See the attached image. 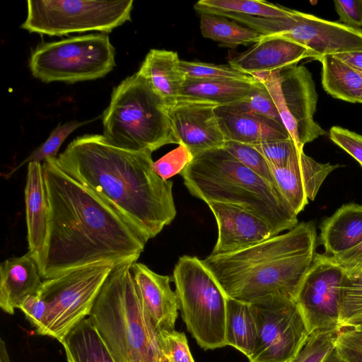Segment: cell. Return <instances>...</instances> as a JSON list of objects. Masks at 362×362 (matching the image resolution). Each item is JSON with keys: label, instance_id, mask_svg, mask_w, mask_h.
<instances>
[{"label": "cell", "instance_id": "1", "mask_svg": "<svg viewBox=\"0 0 362 362\" xmlns=\"http://www.w3.org/2000/svg\"><path fill=\"white\" fill-rule=\"evenodd\" d=\"M48 200L42 279L98 265L135 262L147 241L115 208L49 158L42 163Z\"/></svg>", "mask_w": 362, "mask_h": 362}, {"label": "cell", "instance_id": "2", "mask_svg": "<svg viewBox=\"0 0 362 362\" xmlns=\"http://www.w3.org/2000/svg\"><path fill=\"white\" fill-rule=\"evenodd\" d=\"M151 153L111 144L101 134L76 137L55 161L120 213L148 241L176 216L173 181L153 169Z\"/></svg>", "mask_w": 362, "mask_h": 362}, {"label": "cell", "instance_id": "3", "mask_svg": "<svg viewBox=\"0 0 362 362\" xmlns=\"http://www.w3.org/2000/svg\"><path fill=\"white\" fill-rule=\"evenodd\" d=\"M316 243L314 222H300L286 233L202 261L228 297L250 303L274 295L296 302Z\"/></svg>", "mask_w": 362, "mask_h": 362}, {"label": "cell", "instance_id": "4", "mask_svg": "<svg viewBox=\"0 0 362 362\" xmlns=\"http://www.w3.org/2000/svg\"><path fill=\"white\" fill-rule=\"evenodd\" d=\"M180 175L192 196L243 207L267 221L276 235L298 223L279 191L223 148L196 156Z\"/></svg>", "mask_w": 362, "mask_h": 362}, {"label": "cell", "instance_id": "5", "mask_svg": "<svg viewBox=\"0 0 362 362\" xmlns=\"http://www.w3.org/2000/svg\"><path fill=\"white\" fill-rule=\"evenodd\" d=\"M127 262L113 267L88 315L116 362H169Z\"/></svg>", "mask_w": 362, "mask_h": 362}, {"label": "cell", "instance_id": "6", "mask_svg": "<svg viewBox=\"0 0 362 362\" xmlns=\"http://www.w3.org/2000/svg\"><path fill=\"white\" fill-rule=\"evenodd\" d=\"M102 118L103 136L118 148L152 153L177 144L168 105L137 73L113 88Z\"/></svg>", "mask_w": 362, "mask_h": 362}, {"label": "cell", "instance_id": "7", "mask_svg": "<svg viewBox=\"0 0 362 362\" xmlns=\"http://www.w3.org/2000/svg\"><path fill=\"white\" fill-rule=\"evenodd\" d=\"M173 280L187 330L204 350L227 346V296L211 272L197 257L183 255Z\"/></svg>", "mask_w": 362, "mask_h": 362}, {"label": "cell", "instance_id": "8", "mask_svg": "<svg viewBox=\"0 0 362 362\" xmlns=\"http://www.w3.org/2000/svg\"><path fill=\"white\" fill-rule=\"evenodd\" d=\"M115 54L105 33L42 41L31 52L29 68L44 83H74L104 77L115 66Z\"/></svg>", "mask_w": 362, "mask_h": 362}, {"label": "cell", "instance_id": "9", "mask_svg": "<svg viewBox=\"0 0 362 362\" xmlns=\"http://www.w3.org/2000/svg\"><path fill=\"white\" fill-rule=\"evenodd\" d=\"M132 8V0H28L21 28L48 36L88 31L107 33L131 21Z\"/></svg>", "mask_w": 362, "mask_h": 362}, {"label": "cell", "instance_id": "10", "mask_svg": "<svg viewBox=\"0 0 362 362\" xmlns=\"http://www.w3.org/2000/svg\"><path fill=\"white\" fill-rule=\"evenodd\" d=\"M114 267L98 264L44 279L37 294L48 308L45 336L62 342L71 329L88 316Z\"/></svg>", "mask_w": 362, "mask_h": 362}, {"label": "cell", "instance_id": "11", "mask_svg": "<svg viewBox=\"0 0 362 362\" xmlns=\"http://www.w3.org/2000/svg\"><path fill=\"white\" fill-rule=\"evenodd\" d=\"M255 78L266 86L284 126L300 150L327 134L314 120L318 95L312 74L305 66L296 65Z\"/></svg>", "mask_w": 362, "mask_h": 362}, {"label": "cell", "instance_id": "12", "mask_svg": "<svg viewBox=\"0 0 362 362\" xmlns=\"http://www.w3.org/2000/svg\"><path fill=\"white\" fill-rule=\"evenodd\" d=\"M250 305L257 332L250 362H290L310 334L296 302L269 295Z\"/></svg>", "mask_w": 362, "mask_h": 362}, {"label": "cell", "instance_id": "13", "mask_svg": "<svg viewBox=\"0 0 362 362\" xmlns=\"http://www.w3.org/2000/svg\"><path fill=\"white\" fill-rule=\"evenodd\" d=\"M344 270L325 253H315L298 292L296 303L309 333L339 330Z\"/></svg>", "mask_w": 362, "mask_h": 362}, {"label": "cell", "instance_id": "14", "mask_svg": "<svg viewBox=\"0 0 362 362\" xmlns=\"http://www.w3.org/2000/svg\"><path fill=\"white\" fill-rule=\"evenodd\" d=\"M296 21L287 31L270 35L293 41L306 47L313 59L325 55L362 52V29L322 19L295 10Z\"/></svg>", "mask_w": 362, "mask_h": 362}, {"label": "cell", "instance_id": "15", "mask_svg": "<svg viewBox=\"0 0 362 362\" xmlns=\"http://www.w3.org/2000/svg\"><path fill=\"white\" fill-rule=\"evenodd\" d=\"M216 105L177 100L168 106V114L178 145L192 157L211 149L223 148L225 139L215 113Z\"/></svg>", "mask_w": 362, "mask_h": 362}, {"label": "cell", "instance_id": "16", "mask_svg": "<svg viewBox=\"0 0 362 362\" xmlns=\"http://www.w3.org/2000/svg\"><path fill=\"white\" fill-rule=\"evenodd\" d=\"M218 226V238L211 255L235 252L276 235L271 226L258 215L236 205L206 203Z\"/></svg>", "mask_w": 362, "mask_h": 362}, {"label": "cell", "instance_id": "17", "mask_svg": "<svg viewBox=\"0 0 362 362\" xmlns=\"http://www.w3.org/2000/svg\"><path fill=\"white\" fill-rule=\"evenodd\" d=\"M270 167L278 190L298 215L308 199H315L326 177L339 165L318 163L303 151L287 166Z\"/></svg>", "mask_w": 362, "mask_h": 362}, {"label": "cell", "instance_id": "18", "mask_svg": "<svg viewBox=\"0 0 362 362\" xmlns=\"http://www.w3.org/2000/svg\"><path fill=\"white\" fill-rule=\"evenodd\" d=\"M313 58L305 47L279 36H264L245 52L229 60L239 71L254 78L296 66L302 59Z\"/></svg>", "mask_w": 362, "mask_h": 362}, {"label": "cell", "instance_id": "19", "mask_svg": "<svg viewBox=\"0 0 362 362\" xmlns=\"http://www.w3.org/2000/svg\"><path fill=\"white\" fill-rule=\"evenodd\" d=\"M131 269L144 307L156 329L174 330L180 305L175 291L171 289L170 276L158 274L137 262Z\"/></svg>", "mask_w": 362, "mask_h": 362}, {"label": "cell", "instance_id": "20", "mask_svg": "<svg viewBox=\"0 0 362 362\" xmlns=\"http://www.w3.org/2000/svg\"><path fill=\"white\" fill-rule=\"evenodd\" d=\"M25 203L28 252L40 267L46 245L49 211L41 163L31 162L28 164Z\"/></svg>", "mask_w": 362, "mask_h": 362}, {"label": "cell", "instance_id": "21", "mask_svg": "<svg viewBox=\"0 0 362 362\" xmlns=\"http://www.w3.org/2000/svg\"><path fill=\"white\" fill-rule=\"evenodd\" d=\"M42 281L38 265L29 252L4 260L0 266L1 308L13 315L26 296L38 293Z\"/></svg>", "mask_w": 362, "mask_h": 362}, {"label": "cell", "instance_id": "22", "mask_svg": "<svg viewBox=\"0 0 362 362\" xmlns=\"http://www.w3.org/2000/svg\"><path fill=\"white\" fill-rule=\"evenodd\" d=\"M215 113L225 141L256 145L291 138L282 123L264 116L226 112L218 106Z\"/></svg>", "mask_w": 362, "mask_h": 362}, {"label": "cell", "instance_id": "23", "mask_svg": "<svg viewBox=\"0 0 362 362\" xmlns=\"http://www.w3.org/2000/svg\"><path fill=\"white\" fill-rule=\"evenodd\" d=\"M180 60L176 52L151 49L136 72L168 106L177 101L187 78Z\"/></svg>", "mask_w": 362, "mask_h": 362}, {"label": "cell", "instance_id": "24", "mask_svg": "<svg viewBox=\"0 0 362 362\" xmlns=\"http://www.w3.org/2000/svg\"><path fill=\"white\" fill-rule=\"evenodd\" d=\"M320 243L325 254L334 255L362 242V204L342 205L320 226Z\"/></svg>", "mask_w": 362, "mask_h": 362}, {"label": "cell", "instance_id": "25", "mask_svg": "<svg viewBox=\"0 0 362 362\" xmlns=\"http://www.w3.org/2000/svg\"><path fill=\"white\" fill-rule=\"evenodd\" d=\"M256 81L187 78L177 100L204 102L223 106L246 98Z\"/></svg>", "mask_w": 362, "mask_h": 362}, {"label": "cell", "instance_id": "26", "mask_svg": "<svg viewBox=\"0 0 362 362\" xmlns=\"http://www.w3.org/2000/svg\"><path fill=\"white\" fill-rule=\"evenodd\" d=\"M322 64V86L332 97L352 103H362V72L334 55H325Z\"/></svg>", "mask_w": 362, "mask_h": 362}, {"label": "cell", "instance_id": "27", "mask_svg": "<svg viewBox=\"0 0 362 362\" xmlns=\"http://www.w3.org/2000/svg\"><path fill=\"white\" fill-rule=\"evenodd\" d=\"M61 343L68 362H116L88 318L71 329Z\"/></svg>", "mask_w": 362, "mask_h": 362}, {"label": "cell", "instance_id": "28", "mask_svg": "<svg viewBox=\"0 0 362 362\" xmlns=\"http://www.w3.org/2000/svg\"><path fill=\"white\" fill-rule=\"evenodd\" d=\"M226 341L249 359L257 343V332L250 303L227 296Z\"/></svg>", "mask_w": 362, "mask_h": 362}, {"label": "cell", "instance_id": "29", "mask_svg": "<svg viewBox=\"0 0 362 362\" xmlns=\"http://www.w3.org/2000/svg\"><path fill=\"white\" fill-rule=\"evenodd\" d=\"M199 14L226 18L229 15L265 18H288L293 10L262 0H200L194 6Z\"/></svg>", "mask_w": 362, "mask_h": 362}, {"label": "cell", "instance_id": "30", "mask_svg": "<svg viewBox=\"0 0 362 362\" xmlns=\"http://www.w3.org/2000/svg\"><path fill=\"white\" fill-rule=\"evenodd\" d=\"M200 30L203 37L228 47L255 44L263 37L233 20L209 14L200 15Z\"/></svg>", "mask_w": 362, "mask_h": 362}, {"label": "cell", "instance_id": "31", "mask_svg": "<svg viewBox=\"0 0 362 362\" xmlns=\"http://www.w3.org/2000/svg\"><path fill=\"white\" fill-rule=\"evenodd\" d=\"M218 107L226 112L264 116L282 123L270 93L264 83L257 80L246 98L236 103Z\"/></svg>", "mask_w": 362, "mask_h": 362}, {"label": "cell", "instance_id": "32", "mask_svg": "<svg viewBox=\"0 0 362 362\" xmlns=\"http://www.w3.org/2000/svg\"><path fill=\"white\" fill-rule=\"evenodd\" d=\"M362 320V269L345 274L340 297L339 328Z\"/></svg>", "mask_w": 362, "mask_h": 362}, {"label": "cell", "instance_id": "33", "mask_svg": "<svg viewBox=\"0 0 362 362\" xmlns=\"http://www.w3.org/2000/svg\"><path fill=\"white\" fill-rule=\"evenodd\" d=\"M93 120L78 122L76 120L59 124L50 133L48 138L38 148L33 151L28 157L16 165L6 177H10L21 167L31 162L41 163L49 158H57L59 149L68 136L79 127L91 122Z\"/></svg>", "mask_w": 362, "mask_h": 362}, {"label": "cell", "instance_id": "34", "mask_svg": "<svg viewBox=\"0 0 362 362\" xmlns=\"http://www.w3.org/2000/svg\"><path fill=\"white\" fill-rule=\"evenodd\" d=\"M180 66L186 78H189L256 81L253 76L239 71L229 64H214L202 62L180 60Z\"/></svg>", "mask_w": 362, "mask_h": 362}, {"label": "cell", "instance_id": "35", "mask_svg": "<svg viewBox=\"0 0 362 362\" xmlns=\"http://www.w3.org/2000/svg\"><path fill=\"white\" fill-rule=\"evenodd\" d=\"M339 330L312 332L290 362H322L335 347Z\"/></svg>", "mask_w": 362, "mask_h": 362}, {"label": "cell", "instance_id": "36", "mask_svg": "<svg viewBox=\"0 0 362 362\" xmlns=\"http://www.w3.org/2000/svg\"><path fill=\"white\" fill-rule=\"evenodd\" d=\"M223 148L242 164L277 189L269 163L252 145L226 141Z\"/></svg>", "mask_w": 362, "mask_h": 362}, {"label": "cell", "instance_id": "37", "mask_svg": "<svg viewBox=\"0 0 362 362\" xmlns=\"http://www.w3.org/2000/svg\"><path fill=\"white\" fill-rule=\"evenodd\" d=\"M265 158L268 163L276 167L290 165L303 151L290 138L252 145Z\"/></svg>", "mask_w": 362, "mask_h": 362}, {"label": "cell", "instance_id": "38", "mask_svg": "<svg viewBox=\"0 0 362 362\" xmlns=\"http://www.w3.org/2000/svg\"><path fill=\"white\" fill-rule=\"evenodd\" d=\"M244 26L251 28L262 35H275L288 30L296 23L295 10L288 18H265L229 15L226 17Z\"/></svg>", "mask_w": 362, "mask_h": 362}, {"label": "cell", "instance_id": "39", "mask_svg": "<svg viewBox=\"0 0 362 362\" xmlns=\"http://www.w3.org/2000/svg\"><path fill=\"white\" fill-rule=\"evenodd\" d=\"M161 349L170 362H194L184 333L176 330L158 332Z\"/></svg>", "mask_w": 362, "mask_h": 362}, {"label": "cell", "instance_id": "40", "mask_svg": "<svg viewBox=\"0 0 362 362\" xmlns=\"http://www.w3.org/2000/svg\"><path fill=\"white\" fill-rule=\"evenodd\" d=\"M193 159L189 151L183 146L168 153L153 163L154 172L164 180H168L176 174H180Z\"/></svg>", "mask_w": 362, "mask_h": 362}, {"label": "cell", "instance_id": "41", "mask_svg": "<svg viewBox=\"0 0 362 362\" xmlns=\"http://www.w3.org/2000/svg\"><path fill=\"white\" fill-rule=\"evenodd\" d=\"M335 348L347 362H362V330L351 326L341 327Z\"/></svg>", "mask_w": 362, "mask_h": 362}, {"label": "cell", "instance_id": "42", "mask_svg": "<svg viewBox=\"0 0 362 362\" xmlns=\"http://www.w3.org/2000/svg\"><path fill=\"white\" fill-rule=\"evenodd\" d=\"M26 319L37 334L45 335L47 327V305L37 294L26 296L19 305Z\"/></svg>", "mask_w": 362, "mask_h": 362}, {"label": "cell", "instance_id": "43", "mask_svg": "<svg viewBox=\"0 0 362 362\" xmlns=\"http://www.w3.org/2000/svg\"><path fill=\"white\" fill-rule=\"evenodd\" d=\"M330 139L352 156L362 167V135L339 126L329 131Z\"/></svg>", "mask_w": 362, "mask_h": 362}, {"label": "cell", "instance_id": "44", "mask_svg": "<svg viewBox=\"0 0 362 362\" xmlns=\"http://www.w3.org/2000/svg\"><path fill=\"white\" fill-rule=\"evenodd\" d=\"M334 5L341 23L357 28L362 26V0H336Z\"/></svg>", "mask_w": 362, "mask_h": 362}, {"label": "cell", "instance_id": "45", "mask_svg": "<svg viewBox=\"0 0 362 362\" xmlns=\"http://www.w3.org/2000/svg\"><path fill=\"white\" fill-rule=\"evenodd\" d=\"M326 255L340 267L345 274H350L362 269V242L337 255Z\"/></svg>", "mask_w": 362, "mask_h": 362}, {"label": "cell", "instance_id": "46", "mask_svg": "<svg viewBox=\"0 0 362 362\" xmlns=\"http://www.w3.org/2000/svg\"><path fill=\"white\" fill-rule=\"evenodd\" d=\"M354 68L362 71V52L334 55Z\"/></svg>", "mask_w": 362, "mask_h": 362}, {"label": "cell", "instance_id": "47", "mask_svg": "<svg viewBox=\"0 0 362 362\" xmlns=\"http://www.w3.org/2000/svg\"><path fill=\"white\" fill-rule=\"evenodd\" d=\"M322 362H347L344 359L334 347Z\"/></svg>", "mask_w": 362, "mask_h": 362}, {"label": "cell", "instance_id": "48", "mask_svg": "<svg viewBox=\"0 0 362 362\" xmlns=\"http://www.w3.org/2000/svg\"><path fill=\"white\" fill-rule=\"evenodd\" d=\"M0 362H11L6 344L2 339H0Z\"/></svg>", "mask_w": 362, "mask_h": 362}, {"label": "cell", "instance_id": "49", "mask_svg": "<svg viewBox=\"0 0 362 362\" xmlns=\"http://www.w3.org/2000/svg\"><path fill=\"white\" fill-rule=\"evenodd\" d=\"M349 326H351V327H354L357 329H359L361 330H362V320L361 321H359V322H355L351 325H349Z\"/></svg>", "mask_w": 362, "mask_h": 362}, {"label": "cell", "instance_id": "50", "mask_svg": "<svg viewBox=\"0 0 362 362\" xmlns=\"http://www.w3.org/2000/svg\"><path fill=\"white\" fill-rule=\"evenodd\" d=\"M362 72V71H361Z\"/></svg>", "mask_w": 362, "mask_h": 362}, {"label": "cell", "instance_id": "51", "mask_svg": "<svg viewBox=\"0 0 362 362\" xmlns=\"http://www.w3.org/2000/svg\"><path fill=\"white\" fill-rule=\"evenodd\" d=\"M170 362V361H169Z\"/></svg>", "mask_w": 362, "mask_h": 362}]
</instances>
